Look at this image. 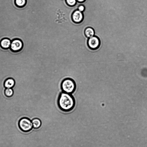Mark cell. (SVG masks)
<instances>
[{
	"label": "cell",
	"instance_id": "4fadbf2b",
	"mask_svg": "<svg viewBox=\"0 0 147 147\" xmlns=\"http://www.w3.org/2000/svg\"><path fill=\"white\" fill-rule=\"evenodd\" d=\"M67 4L69 6H73L75 5L76 3V0H66Z\"/></svg>",
	"mask_w": 147,
	"mask_h": 147
},
{
	"label": "cell",
	"instance_id": "7a4b0ae2",
	"mask_svg": "<svg viewBox=\"0 0 147 147\" xmlns=\"http://www.w3.org/2000/svg\"><path fill=\"white\" fill-rule=\"evenodd\" d=\"M61 88L63 92L71 94L75 91L76 86L73 80L70 78H67L62 81Z\"/></svg>",
	"mask_w": 147,
	"mask_h": 147
},
{
	"label": "cell",
	"instance_id": "ba28073f",
	"mask_svg": "<svg viewBox=\"0 0 147 147\" xmlns=\"http://www.w3.org/2000/svg\"><path fill=\"white\" fill-rule=\"evenodd\" d=\"M15 84L14 80L11 78H9L6 79L4 83V87L6 88H11Z\"/></svg>",
	"mask_w": 147,
	"mask_h": 147
},
{
	"label": "cell",
	"instance_id": "30bf717a",
	"mask_svg": "<svg viewBox=\"0 0 147 147\" xmlns=\"http://www.w3.org/2000/svg\"><path fill=\"white\" fill-rule=\"evenodd\" d=\"M33 127L35 129L39 128L41 125V121L38 118L34 119L32 120Z\"/></svg>",
	"mask_w": 147,
	"mask_h": 147
},
{
	"label": "cell",
	"instance_id": "6da1fadb",
	"mask_svg": "<svg viewBox=\"0 0 147 147\" xmlns=\"http://www.w3.org/2000/svg\"><path fill=\"white\" fill-rule=\"evenodd\" d=\"M57 104L59 108L62 111L65 112H69L74 108L75 100L71 94L63 92L59 95Z\"/></svg>",
	"mask_w": 147,
	"mask_h": 147
},
{
	"label": "cell",
	"instance_id": "277c9868",
	"mask_svg": "<svg viewBox=\"0 0 147 147\" xmlns=\"http://www.w3.org/2000/svg\"><path fill=\"white\" fill-rule=\"evenodd\" d=\"M23 46L22 40L18 38H15L11 41L10 48L12 52H18L22 49Z\"/></svg>",
	"mask_w": 147,
	"mask_h": 147
},
{
	"label": "cell",
	"instance_id": "8fae6325",
	"mask_svg": "<svg viewBox=\"0 0 147 147\" xmlns=\"http://www.w3.org/2000/svg\"><path fill=\"white\" fill-rule=\"evenodd\" d=\"M14 2L16 5L18 7H23L26 4V0H15Z\"/></svg>",
	"mask_w": 147,
	"mask_h": 147
},
{
	"label": "cell",
	"instance_id": "5b68a950",
	"mask_svg": "<svg viewBox=\"0 0 147 147\" xmlns=\"http://www.w3.org/2000/svg\"><path fill=\"white\" fill-rule=\"evenodd\" d=\"M100 44L99 38L96 36H94L88 39V44L89 47L91 49H97L99 47Z\"/></svg>",
	"mask_w": 147,
	"mask_h": 147
},
{
	"label": "cell",
	"instance_id": "8992f818",
	"mask_svg": "<svg viewBox=\"0 0 147 147\" xmlns=\"http://www.w3.org/2000/svg\"><path fill=\"white\" fill-rule=\"evenodd\" d=\"M72 18L74 22L76 23H80L82 21L84 18L83 13L78 9L76 10L73 13Z\"/></svg>",
	"mask_w": 147,
	"mask_h": 147
},
{
	"label": "cell",
	"instance_id": "7c38bea8",
	"mask_svg": "<svg viewBox=\"0 0 147 147\" xmlns=\"http://www.w3.org/2000/svg\"><path fill=\"white\" fill-rule=\"evenodd\" d=\"M13 93V90L11 88H6L5 90L4 94L7 97L11 96Z\"/></svg>",
	"mask_w": 147,
	"mask_h": 147
},
{
	"label": "cell",
	"instance_id": "9c48e42d",
	"mask_svg": "<svg viewBox=\"0 0 147 147\" xmlns=\"http://www.w3.org/2000/svg\"><path fill=\"white\" fill-rule=\"evenodd\" d=\"M84 32L85 36L88 38L94 36V30L93 28L90 27L86 28Z\"/></svg>",
	"mask_w": 147,
	"mask_h": 147
},
{
	"label": "cell",
	"instance_id": "3957f363",
	"mask_svg": "<svg viewBox=\"0 0 147 147\" xmlns=\"http://www.w3.org/2000/svg\"><path fill=\"white\" fill-rule=\"evenodd\" d=\"M20 129L24 132H28L32 129L33 125L32 122L28 118L24 117L21 119L18 123Z\"/></svg>",
	"mask_w": 147,
	"mask_h": 147
},
{
	"label": "cell",
	"instance_id": "9a60e30c",
	"mask_svg": "<svg viewBox=\"0 0 147 147\" xmlns=\"http://www.w3.org/2000/svg\"><path fill=\"white\" fill-rule=\"evenodd\" d=\"M77 1L79 2L82 3L84 2L86 0H76Z\"/></svg>",
	"mask_w": 147,
	"mask_h": 147
},
{
	"label": "cell",
	"instance_id": "52a82bcc",
	"mask_svg": "<svg viewBox=\"0 0 147 147\" xmlns=\"http://www.w3.org/2000/svg\"><path fill=\"white\" fill-rule=\"evenodd\" d=\"M11 41V40L9 38H4L0 41V46L4 49H7L10 48Z\"/></svg>",
	"mask_w": 147,
	"mask_h": 147
},
{
	"label": "cell",
	"instance_id": "5bb4252c",
	"mask_svg": "<svg viewBox=\"0 0 147 147\" xmlns=\"http://www.w3.org/2000/svg\"><path fill=\"white\" fill-rule=\"evenodd\" d=\"M85 9V7L84 5H79L78 8V10L82 12L84 11Z\"/></svg>",
	"mask_w": 147,
	"mask_h": 147
}]
</instances>
